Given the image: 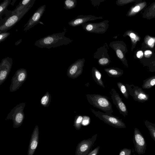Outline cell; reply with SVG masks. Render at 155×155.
Segmentation results:
<instances>
[{"instance_id": "cell-1", "label": "cell", "mask_w": 155, "mask_h": 155, "mask_svg": "<svg viewBox=\"0 0 155 155\" xmlns=\"http://www.w3.org/2000/svg\"><path fill=\"white\" fill-rule=\"evenodd\" d=\"M66 31L53 34L36 41L35 45L41 48L50 49L70 44L72 41L64 36Z\"/></svg>"}, {"instance_id": "cell-34", "label": "cell", "mask_w": 155, "mask_h": 155, "mask_svg": "<svg viewBox=\"0 0 155 155\" xmlns=\"http://www.w3.org/2000/svg\"><path fill=\"white\" fill-rule=\"evenodd\" d=\"M142 0H118L116 3L119 6H122L130 3L137 2L142 1Z\"/></svg>"}, {"instance_id": "cell-14", "label": "cell", "mask_w": 155, "mask_h": 155, "mask_svg": "<svg viewBox=\"0 0 155 155\" xmlns=\"http://www.w3.org/2000/svg\"><path fill=\"white\" fill-rule=\"evenodd\" d=\"M111 97L114 104L120 113L125 117L128 115V110L127 107L116 90L112 88L110 92Z\"/></svg>"}, {"instance_id": "cell-6", "label": "cell", "mask_w": 155, "mask_h": 155, "mask_svg": "<svg viewBox=\"0 0 155 155\" xmlns=\"http://www.w3.org/2000/svg\"><path fill=\"white\" fill-rule=\"evenodd\" d=\"M91 112L97 117L105 123L115 128H126L125 123L122 119L113 115H109L99 111H96L90 109Z\"/></svg>"}, {"instance_id": "cell-29", "label": "cell", "mask_w": 155, "mask_h": 155, "mask_svg": "<svg viewBox=\"0 0 155 155\" xmlns=\"http://www.w3.org/2000/svg\"><path fill=\"white\" fill-rule=\"evenodd\" d=\"M32 0H23L20 2L15 8L12 11V14L23 9L26 6L29 4Z\"/></svg>"}, {"instance_id": "cell-5", "label": "cell", "mask_w": 155, "mask_h": 155, "mask_svg": "<svg viewBox=\"0 0 155 155\" xmlns=\"http://www.w3.org/2000/svg\"><path fill=\"white\" fill-rule=\"evenodd\" d=\"M25 106V103H20L12 108L7 114L6 120H12L13 128H18L22 124L25 119L24 110Z\"/></svg>"}, {"instance_id": "cell-26", "label": "cell", "mask_w": 155, "mask_h": 155, "mask_svg": "<svg viewBox=\"0 0 155 155\" xmlns=\"http://www.w3.org/2000/svg\"><path fill=\"white\" fill-rule=\"evenodd\" d=\"M51 101V96L48 91L46 92L40 100L41 105L44 107L49 106Z\"/></svg>"}, {"instance_id": "cell-10", "label": "cell", "mask_w": 155, "mask_h": 155, "mask_svg": "<svg viewBox=\"0 0 155 155\" xmlns=\"http://www.w3.org/2000/svg\"><path fill=\"white\" fill-rule=\"evenodd\" d=\"M135 151L139 155L144 154L145 153L147 143L145 139L140 130L135 128L133 137Z\"/></svg>"}, {"instance_id": "cell-35", "label": "cell", "mask_w": 155, "mask_h": 155, "mask_svg": "<svg viewBox=\"0 0 155 155\" xmlns=\"http://www.w3.org/2000/svg\"><path fill=\"white\" fill-rule=\"evenodd\" d=\"M110 62V58H104L98 60V64L100 65L103 66L108 65Z\"/></svg>"}, {"instance_id": "cell-11", "label": "cell", "mask_w": 155, "mask_h": 155, "mask_svg": "<svg viewBox=\"0 0 155 155\" xmlns=\"http://www.w3.org/2000/svg\"><path fill=\"white\" fill-rule=\"evenodd\" d=\"M109 21L104 20L97 23H84L81 25L83 29L85 31L97 34H102L106 32L108 27Z\"/></svg>"}, {"instance_id": "cell-37", "label": "cell", "mask_w": 155, "mask_h": 155, "mask_svg": "<svg viewBox=\"0 0 155 155\" xmlns=\"http://www.w3.org/2000/svg\"><path fill=\"white\" fill-rule=\"evenodd\" d=\"M10 34V33L7 32L0 33V43L4 41Z\"/></svg>"}, {"instance_id": "cell-28", "label": "cell", "mask_w": 155, "mask_h": 155, "mask_svg": "<svg viewBox=\"0 0 155 155\" xmlns=\"http://www.w3.org/2000/svg\"><path fill=\"white\" fill-rule=\"evenodd\" d=\"M143 43L149 47L154 48L155 45V37L146 35L144 38V41Z\"/></svg>"}, {"instance_id": "cell-19", "label": "cell", "mask_w": 155, "mask_h": 155, "mask_svg": "<svg viewBox=\"0 0 155 155\" xmlns=\"http://www.w3.org/2000/svg\"><path fill=\"white\" fill-rule=\"evenodd\" d=\"M147 6V3L145 1L142 0L141 2L135 3L134 5L130 7L126 15L129 17L134 16Z\"/></svg>"}, {"instance_id": "cell-31", "label": "cell", "mask_w": 155, "mask_h": 155, "mask_svg": "<svg viewBox=\"0 0 155 155\" xmlns=\"http://www.w3.org/2000/svg\"><path fill=\"white\" fill-rule=\"evenodd\" d=\"M83 116L77 115L75 117L74 126L77 130H79L81 127Z\"/></svg>"}, {"instance_id": "cell-32", "label": "cell", "mask_w": 155, "mask_h": 155, "mask_svg": "<svg viewBox=\"0 0 155 155\" xmlns=\"http://www.w3.org/2000/svg\"><path fill=\"white\" fill-rule=\"evenodd\" d=\"M64 8L69 10L75 7L77 4V1L75 0H66L64 2Z\"/></svg>"}, {"instance_id": "cell-4", "label": "cell", "mask_w": 155, "mask_h": 155, "mask_svg": "<svg viewBox=\"0 0 155 155\" xmlns=\"http://www.w3.org/2000/svg\"><path fill=\"white\" fill-rule=\"evenodd\" d=\"M35 0H32L30 3L23 9L12 14L6 21L0 26V33L7 32L15 25L33 6Z\"/></svg>"}, {"instance_id": "cell-18", "label": "cell", "mask_w": 155, "mask_h": 155, "mask_svg": "<svg viewBox=\"0 0 155 155\" xmlns=\"http://www.w3.org/2000/svg\"><path fill=\"white\" fill-rule=\"evenodd\" d=\"M103 18L102 17H97L91 15H78L76 18L69 22L68 24L71 26L76 27L81 25L89 21Z\"/></svg>"}, {"instance_id": "cell-25", "label": "cell", "mask_w": 155, "mask_h": 155, "mask_svg": "<svg viewBox=\"0 0 155 155\" xmlns=\"http://www.w3.org/2000/svg\"><path fill=\"white\" fill-rule=\"evenodd\" d=\"M155 85V75H153L143 80L142 88L144 89H150Z\"/></svg>"}, {"instance_id": "cell-27", "label": "cell", "mask_w": 155, "mask_h": 155, "mask_svg": "<svg viewBox=\"0 0 155 155\" xmlns=\"http://www.w3.org/2000/svg\"><path fill=\"white\" fill-rule=\"evenodd\" d=\"M144 124L152 138L155 141V124L147 120L144 121Z\"/></svg>"}, {"instance_id": "cell-9", "label": "cell", "mask_w": 155, "mask_h": 155, "mask_svg": "<svg viewBox=\"0 0 155 155\" xmlns=\"http://www.w3.org/2000/svg\"><path fill=\"white\" fill-rule=\"evenodd\" d=\"M109 46L113 49L118 58L121 61L124 66L128 68L125 54L127 52L126 44L123 41H116L110 43Z\"/></svg>"}, {"instance_id": "cell-38", "label": "cell", "mask_w": 155, "mask_h": 155, "mask_svg": "<svg viewBox=\"0 0 155 155\" xmlns=\"http://www.w3.org/2000/svg\"><path fill=\"white\" fill-rule=\"evenodd\" d=\"M90 120L89 117L86 116H83V119L82 124L84 125L88 124L90 122Z\"/></svg>"}, {"instance_id": "cell-20", "label": "cell", "mask_w": 155, "mask_h": 155, "mask_svg": "<svg viewBox=\"0 0 155 155\" xmlns=\"http://www.w3.org/2000/svg\"><path fill=\"white\" fill-rule=\"evenodd\" d=\"M124 37L129 36L131 40V50L133 51L135 48L137 42L140 41L141 38L138 33L131 30H128L124 33Z\"/></svg>"}, {"instance_id": "cell-7", "label": "cell", "mask_w": 155, "mask_h": 155, "mask_svg": "<svg viewBox=\"0 0 155 155\" xmlns=\"http://www.w3.org/2000/svg\"><path fill=\"white\" fill-rule=\"evenodd\" d=\"M27 70L21 68L18 70L12 78L9 90L13 92L18 89L26 80L27 77Z\"/></svg>"}, {"instance_id": "cell-24", "label": "cell", "mask_w": 155, "mask_h": 155, "mask_svg": "<svg viewBox=\"0 0 155 155\" xmlns=\"http://www.w3.org/2000/svg\"><path fill=\"white\" fill-rule=\"evenodd\" d=\"M92 73L93 79L97 84L104 88L105 86L102 78V74L97 69L93 67L92 69Z\"/></svg>"}, {"instance_id": "cell-22", "label": "cell", "mask_w": 155, "mask_h": 155, "mask_svg": "<svg viewBox=\"0 0 155 155\" xmlns=\"http://www.w3.org/2000/svg\"><path fill=\"white\" fill-rule=\"evenodd\" d=\"M108 48L107 44L98 48L94 54V58L98 59V60L104 58H110L108 53Z\"/></svg>"}, {"instance_id": "cell-23", "label": "cell", "mask_w": 155, "mask_h": 155, "mask_svg": "<svg viewBox=\"0 0 155 155\" xmlns=\"http://www.w3.org/2000/svg\"><path fill=\"white\" fill-rule=\"evenodd\" d=\"M105 71L108 76L110 77L118 78L121 76L123 74V70L117 68L111 67L104 69Z\"/></svg>"}, {"instance_id": "cell-15", "label": "cell", "mask_w": 155, "mask_h": 155, "mask_svg": "<svg viewBox=\"0 0 155 155\" xmlns=\"http://www.w3.org/2000/svg\"><path fill=\"white\" fill-rule=\"evenodd\" d=\"M45 8L46 5H44L38 8L24 26V31H27L40 22L41 18L45 11Z\"/></svg>"}, {"instance_id": "cell-13", "label": "cell", "mask_w": 155, "mask_h": 155, "mask_svg": "<svg viewBox=\"0 0 155 155\" xmlns=\"http://www.w3.org/2000/svg\"><path fill=\"white\" fill-rule=\"evenodd\" d=\"M12 63V59L10 57H7L2 59L0 63V85L7 79L10 72Z\"/></svg>"}, {"instance_id": "cell-12", "label": "cell", "mask_w": 155, "mask_h": 155, "mask_svg": "<svg viewBox=\"0 0 155 155\" xmlns=\"http://www.w3.org/2000/svg\"><path fill=\"white\" fill-rule=\"evenodd\" d=\"M85 59H80L71 65L67 69V74L70 78H76L82 73Z\"/></svg>"}, {"instance_id": "cell-40", "label": "cell", "mask_w": 155, "mask_h": 155, "mask_svg": "<svg viewBox=\"0 0 155 155\" xmlns=\"http://www.w3.org/2000/svg\"><path fill=\"white\" fill-rule=\"evenodd\" d=\"M22 41V39H20L19 40L17 41L15 43V45L16 46L18 45Z\"/></svg>"}, {"instance_id": "cell-30", "label": "cell", "mask_w": 155, "mask_h": 155, "mask_svg": "<svg viewBox=\"0 0 155 155\" xmlns=\"http://www.w3.org/2000/svg\"><path fill=\"white\" fill-rule=\"evenodd\" d=\"M117 87L123 96L126 99L128 98L129 93L125 85L121 82H118L117 83Z\"/></svg>"}, {"instance_id": "cell-2", "label": "cell", "mask_w": 155, "mask_h": 155, "mask_svg": "<svg viewBox=\"0 0 155 155\" xmlns=\"http://www.w3.org/2000/svg\"><path fill=\"white\" fill-rule=\"evenodd\" d=\"M155 48H151L143 43L141 47L134 52V58L138 59L144 66L148 68L155 65Z\"/></svg>"}, {"instance_id": "cell-21", "label": "cell", "mask_w": 155, "mask_h": 155, "mask_svg": "<svg viewBox=\"0 0 155 155\" xmlns=\"http://www.w3.org/2000/svg\"><path fill=\"white\" fill-rule=\"evenodd\" d=\"M142 17L148 20L155 18V2L146 8L142 14Z\"/></svg>"}, {"instance_id": "cell-16", "label": "cell", "mask_w": 155, "mask_h": 155, "mask_svg": "<svg viewBox=\"0 0 155 155\" xmlns=\"http://www.w3.org/2000/svg\"><path fill=\"white\" fill-rule=\"evenodd\" d=\"M97 134L92 138L82 140L78 143L75 155H87L95 141Z\"/></svg>"}, {"instance_id": "cell-36", "label": "cell", "mask_w": 155, "mask_h": 155, "mask_svg": "<svg viewBox=\"0 0 155 155\" xmlns=\"http://www.w3.org/2000/svg\"><path fill=\"white\" fill-rule=\"evenodd\" d=\"M132 150L130 149L124 148L120 150L119 155H132Z\"/></svg>"}, {"instance_id": "cell-8", "label": "cell", "mask_w": 155, "mask_h": 155, "mask_svg": "<svg viewBox=\"0 0 155 155\" xmlns=\"http://www.w3.org/2000/svg\"><path fill=\"white\" fill-rule=\"evenodd\" d=\"M129 94L136 101L143 103L148 101L149 95L145 93L141 87L133 84H125Z\"/></svg>"}, {"instance_id": "cell-33", "label": "cell", "mask_w": 155, "mask_h": 155, "mask_svg": "<svg viewBox=\"0 0 155 155\" xmlns=\"http://www.w3.org/2000/svg\"><path fill=\"white\" fill-rule=\"evenodd\" d=\"M11 0H5L0 4V15L2 14L7 9L8 6L10 4Z\"/></svg>"}, {"instance_id": "cell-17", "label": "cell", "mask_w": 155, "mask_h": 155, "mask_svg": "<svg viewBox=\"0 0 155 155\" xmlns=\"http://www.w3.org/2000/svg\"><path fill=\"white\" fill-rule=\"evenodd\" d=\"M39 138V127L36 125L32 133L28 147V155H33L38 147Z\"/></svg>"}, {"instance_id": "cell-3", "label": "cell", "mask_w": 155, "mask_h": 155, "mask_svg": "<svg viewBox=\"0 0 155 155\" xmlns=\"http://www.w3.org/2000/svg\"><path fill=\"white\" fill-rule=\"evenodd\" d=\"M87 99L90 104L104 111L105 113L112 115L113 111L111 103L107 96L99 94H87Z\"/></svg>"}, {"instance_id": "cell-39", "label": "cell", "mask_w": 155, "mask_h": 155, "mask_svg": "<svg viewBox=\"0 0 155 155\" xmlns=\"http://www.w3.org/2000/svg\"><path fill=\"white\" fill-rule=\"evenodd\" d=\"M99 147H98L94 149L89 153L88 155H97L99 151Z\"/></svg>"}]
</instances>
